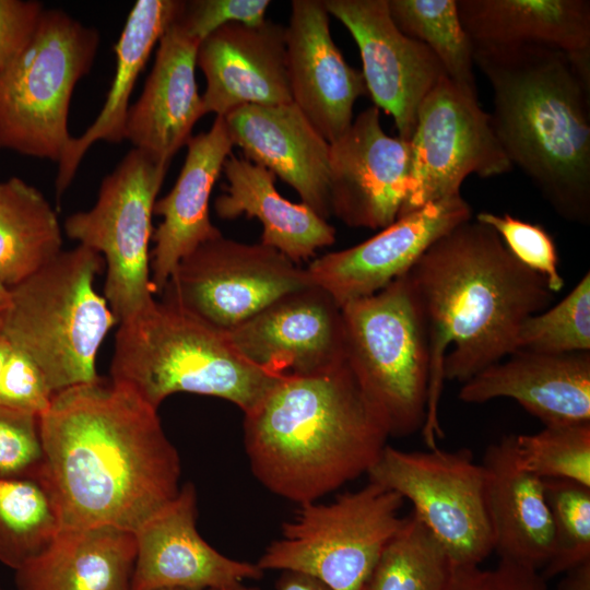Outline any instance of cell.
<instances>
[{
	"mask_svg": "<svg viewBox=\"0 0 590 590\" xmlns=\"http://www.w3.org/2000/svg\"><path fill=\"white\" fill-rule=\"evenodd\" d=\"M39 425L61 529L134 532L180 489V458L157 410L122 384L99 377L61 390Z\"/></svg>",
	"mask_w": 590,
	"mask_h": 590,
	"instance_id": "obj_1",
	"label": "cell"
},
{
	"mask_svg": "<svg viewBox=\"0 0 590 590\" xmlns=\"http://www.w3.org/2000/svg\"><path fill=\"white\" fill-rule=\"evenodd\" d=\"M426 326L429 380L422 434L428 449L442 437L444 381L464 384L517 351L522 322L554 293L519 262L495 231L468 220L436 240L408 272Z\"/></svg>",
	"mask_w": 590,
	"mask_h": 590,
	"instance_id": "obj_2",
	"label": "cell"
},
{
	"mask_svg": "<svg viewBox=\"0 0 590 590\" xmlns=\"http://www.w3.org/2000/svg\"><path fill=\"white\" fill-rule=\"evenodd\" d=\"M493 91L491 122L518 167L566 221L590 223V64L543 45H473Z\"/></svg>",
	"mask_w": 590,
	"mask_h": 590,
	"instance_id": "obj_3",
	"label": "cell"
},
{
	"mask_svg": "<svg viewBox=\"0 0 590 590\" xmlns=\"http://www.w3.org/2000/svg\"><path fill=\"white\" fill-rule=\"evenodd\" d=\"M388 437L346 361L315 375H283L244 413L252 474L298 505L367 473Z\"/></svg>",
	"mask_w": 590,
	"mask_h": 590,
	"instance_id": "obj_4",
	"label": "cell"
},
{
	"mask_svg": "<svg viewBox=\"0 0 590 590\" xmlns=\"http://www.w3.org/2000/svg\"><path fill=\"white\" fill-rule=\"evenodd\" d=\"M109 371L155 410L188 392L227 400L243 413L283 376L243 357L226 331L161 299L119 322Z\"/></svg>",
	"mask_w": 590,
	"mask_h": 590,
	"instance_id": "obj_5",
	"label": "cell"
},
{
	"mask_svg": "<svg viewBox=\"0 0 590 590\" xmlns=\"http://www.w3.org/2000/svg\"><path fill=\"white\" fill-rule=\"evenodd\" d=\"M104 268L102 255L78 245L10 288L1 332L37 365L54 394L99 378L98 350L119 324L95 290Z\"/></svg>",
	"mask_w": 590,
	"mask_h": 590,
	"instance_id": "obj_6",
	"label": "cell"
},
{
	"mask_svg": "<svg viewBox=\"0 0 590 590\" xmlns=\"http://www.w3.org/2000/svg\"><path fill=\"white\" fill-rule=\"evenodd\" d=\"M341 308L345 361L389 437L422 430L429 351L425 321L408 273Z\"/></svg>",
	"mask_w": 590,
	"mask_h": 590,
	"instance_id": "obj_7",
	"label": "cell"
},
{
	"mask_svg": "<svg viewBox=\"0 0 590 590\" xmlns=\"http://www.w3.org/2000/svg\"><path fill=\"white\" fill-rule=\"evenodd\" d=\"M98 32L58 9H44L16 57L0 73V149L59 162L71 139L76 83L92 69Z\"/></svg>",
	"mask_w": 590,
	"mask_h": 590,
	"instance_id": "obj_8",
	"label": "cell"
},
{
	"mask_svg": "<svg viewBox=\"0 0 590 590\" xmlns=\"http://www.w3.org/2000/svg\"><path fill=\"white\" fill-rule=\"evenodd\" d=\"M404 498L369 482L333 502L299 505L256 563L263 571H295L330 590H363L385 545L401 527Z\"/></svg>",
	"mask_w": 590,
	"mask_h": 590,
	"instance_id": "obj_9",
	"label": "cell"
},
{
	"mask_svg": "<svg viewBox=\"0 0 590 590\" xmlns=\"http://www.w3.org/2000/svg\"><path fill=\"white\" fill-rule=\"evenodd\" d=\"M168 167L132 149L102 180L94 206L72 213L63 224L69 238L104 258V297L119 322L154 300L152 216Z\"/></svg>",
	"mask_w": 590,
	"mask_h": 590,
	"instance_id": "obj_10",
	"label": "cell"
},
{
	"mask_svg": "<svg viewBox=\"0 0 590 590\" xmlns=\"http://www.w3.org/2000/svg\"><path fill=\"white\" fill-rule=\"evenodd\" d=\"M366 474L412 503V512L453 566L480 565L494 552L485 471L471 450L404 451L386 445Z\"/></svg>",
	"mask_w": 590,
	"mask_h": 590,
	"instance_id": "obj_11",
	"label": "cell"
},
{
	"mask_svg": "<svg viewBox=\"0 0 590 590\" xmlns=\"http://www.w3.org/2000/svg\"><path fill=\"white\" fill-rule=\"evenodd\" d=\"M310 284L307 269L279 250L221 235L182 258L160 294L161 300L227 332Z\"/></svg>",
	"mask_w": 590,
	"mask_h": 590,
	"instance_id": "obj_12",
	"label": "cell"
},
{
	"mask_svg": "<svg viewBox=\"0 0 590 590\" xmlns=\"http://www.w3.org/2000/svg\"><path fill=\"white\" fill-rule=\"evenodd\" d=\"M410 143L411 172L399 216L460 194L472 174H506L512 166L477 98L444 76L423 99Z\"/></svg>",
	"mask_w": 590,
	"mask_h": 590,
	"instance_id": "obj_13",
	"label": "cell"
},
{
	"mask_svg": "<svg viewBox=\"0 0 590 590\" xmlns=\"http://www.w3.org/2000/svg\"><path fill=\"white\" fill-rule=\"evenodd\" d=\"M323 1L359 49L362 74L375 106L393 118L397 137L409 142L423 99L447 76L441 63L423 43L397 27L388 0Z\"/></svg>",
	"mask_w": 590,
	"mask_h": 590,
	"instance_id": "obj_14",
	"label": "cell"
},
{
	"mask_svg": "<svg viewBox=\"0 0 590 590\" xmlns=\"http://www.w3.org/2000/svg\"><path fill=\"white\" fill-rule=\"evenodd\" d=\"M227 334L243 357L279 376L315 375L345 362L342 308L316 284L282 295Z\"/></svg>",
	"mask_w": 590,
	"mask_h": 590,
	"instance_id": "obj_15",
	"label": "cell"
},
{
	"mask_svg": "<svg viewBox=\"0 0 590 590\" xmlns=\"http://www.w3.org/2000/svg\"><path fill=\"white\" fill-rule=\"evenodd\" d=\"M410 172V143L385 132L379 108L364 109L330 143L331 215L351 227H387L406 198Z\"/></svg>",
	"mask_w": 590,
	"mask_h": 590,
	"instance_id": "obj_16",
	"label": "cell"
},
{
	"mask_svg": "<svg viewBox=\"0 0 590 590\" xmlns=\"http://www.w3.org/2000/svg\"><path fill=\"white\" fill-rule=\"evenodd\" d=\"M470 219L472 209L461 194L448 197L397 217L363 243L314 259L306 269L342 307L406 274L436 240Z\"/></svg>",
	"mask_w": 590,
	"mask_h": 590,
	"instance_id": "obj_17",
	"label": "cell"
},
{
	"mask_svg": "<svg viewBox=\"0 0 590 590\" xmlns=\"http://www.w3.org/2000/svg\"><path fill=\"white\" fill-rule=\"evenodd\" d=\"M197 493L192 483L135 531L132 590H209L261 579L257 565L221 554L197 528Z\"/></svg>",
	"mask_w": 590,
	"mask_h": 590,
	"instance_id": "obj_18",
	"label": "cell"
},
{
	"mask_svg": "<svg viewBox=\"0 0 590 590\" xmlns=\"http://www.w3.org/2000/svg\"><path fill=\"white\" fill-rule=\"evenodd\" d=\"M285 46L292 102L331 143L350 128L367 87L334 44L323 0L292 1Z\"/></svg>",
	"mask_w": 590,
	"mask_h": 590,
	"instance_id": "obj_19",
	"label": "cell"
},
{
	"mask_svg": "<svg viewBox=\"0 0 590 590\" xmlns=\"http://www.w3.org/2000/svg\"><path fill=\"white\" fill-rule=\"evenodd\" d=\"M197 66L205 78L203 115L225 117L245 105L292 102L285 27L273 21L215 30L199 44Z\"/></svg>",
	"mask_w": 590,
	"mask_h": 590,
	"instance_id": "obj_20",
	"label": "cell"
},
{
	"mask_svg": "<svg viewBox=\"0 0 590 590\" xmlns=\"http://www.w3.org/2000/svg\"><path fill=\"white\" fill-rule=\"evenodd\" d=\"M224 119L245 158L288 184L319 216H331L330 143L293 102L240 106Z\"/></svg>",
	"mask_w": 590,
	"mask_h": 590,
	"instance_id": "obj_21",
	"label": "cell"
},
{
	"mask_svg": "<svg viewBox=\"0 0 590 590\" xmlns=\"http://www.w3.org/2000/svg\"><path fill=\"white\" fill-rule=\"evenodd\" d=\"M510 398L544 426L590 422V352L517 350L465 381L459 399L484 403Z\"/></svg>",
	"mask_w": 590,
	"mask_h": 590,
	"instance_id": "obj_22",
	"label": "cell"
},
{
	"mask_svg": "<svg viewBox=\"0 0 590 590\" xmlns=\"http://www.w3.org/2000/svg\"><path fill=\"white\" fill-rule=\"evenodd\" d=\"M199 44L173 21L158 42L143 91L128 110L125 140L165 165L204 116L196 82Z\"/></svg>",
	"mask_w": 590,
	"mask_h": 590,
	"instance_id": "obj_23",
	"label": "cell"
},
{
	"mask_svg": "<svg viewBox=\"0 0 590 590\" xmlns=\"http://www.w3.org/2000/svg\"><path fill=\"white\" fill-rule=\"evenodd\" d=\"M173 189L155 201L153 213L162 222L153 231L151 282L160 293L179 261L205 241L222 235L210 220L209 202L224 162L234 146L224 117L191 137Z\"/></svg>",
	"mask_w": 590,
	"mask_h": 590,
	"instance_id": "obj_24",
	"label": "cell"
},
{
	"mask_svg": "<svg viewBox=\"0 0 590 590\" xmlns=\"http://www.w3.org/2000/svg\"><path fill=\"white\" fill-rule=\"evenodd\" d=\"M481 464L494 551L502 560L541 571L554 547L543 480L518 463L515 435L489 445Z\"/></svg>",
	"mask_w": 590,
	"mask_h": 590,
	"instance_id": "obj_25",
	"label": "cell"
},
{
	"mask_svg": "<svg viewBox=\"0 0 590 590\" xmlns=\"http://www.w3.org/2000/svg\"><path fill=\"white\" fill-rule=\"evenodd\" d=\"M134 532L97 526L61 529L39 555L16 569L17 590H132Z\"/></svg>",
	"mask_w": 590,
	"mask_h": 590,
	"instance_id": "obj_26",
	"label": "cell"
},
{
	"mask_svg": "<svg viewBox=\"0 0 590 590\" xmlns=\"http://www.w3.org/2000/svg\"><path fill=\"white\" fill-rule=\"evenodd\" d=\"M473 45H543L590 64L588 0H457Z\"/></svg>",
	"mask_w": 590,
	"mask_h": 590,
	"instance_id": "obj_27",
	"label": "cell"
},
{
	"mask_svg": "<svg viewBox=\"0 0 590 590\" xmlns=\"http://www.w3.org/2000/svg\"><path fill=\"white\" fill-rule=\"evenodd\" d=\"M225 193L214 201L221 219L240 215L256 217L263 226L261 244L274 248L298 263L312 257L317 249L335 240V228L304 203L282 197L275 175L245 157L229 155L223 169Z\"/></svg>",
	"mask_w": 590,
	"mask_h": 590,
	"instance_id": "obj_28",
	"label": "cell"
},
{
	"mask_svg": "<svg viewBox=\"0 0 590 590\" xmlns=\"http://www.w3.org/2000/svg\"><path fill=\"white\" fill-rule=\"evenodd\" d=\"M180 5L178 0H139L132 7L115 46L116 71L104 106L80 137H71L58 162L55 182L58 200L95 142L120 143L125 140L129 99L135 82L156 43L176 19Z\"/></svg>",
	"mask_w": 590,
	"mask_h": 590,
	"instance_id": "obj_29",
	"label": "cell"
},
{
	"mask_svg": "<svg viewBox=\"0 0 590 590\" xmlns=\"http://www.w3.org/2000/svg\"><path fill=\"white\" fill-rule=\"evenodd\" d=\"M58 216L45 196L19 177L0 182V281L23 282L61 251Z\"/></svg>",
	"mask_w": 590,
	"mask_h": 590,
	"instance_id": "obj_30",
	"label": "cell"
},
{
	"mask_svg": "<svg viewBox=\"0 0 590 590\" xmlns=\"http://www.w3.org/2000/svg\"><path fill=\"white\" fill-rule=\"evenodd\" d=\"M60 530L59 509L43 477L0 476V563L15 571Z\"/></svg>",
	"mask_w": 590,
	"mask_h": 590,
	"instance_id": "obj_31",
	"label": "cell"
},
{
	"mask_svg": "<svg viewBox=\"0 0 590 590\" xmlns=\"http://www.w3.org/2000/svg\"><path fill=\"white\" fill-rule=\"evenodd\" d=\"M388 9L397 27L423 43L447 78L477 98L473 44L461 24L457 0H388Z\"/></svg>",
	"mask_w": 590,
	"mask_h": 590,
	"instance_id": "obj_32",
	"label": "cell"
},
{
	"mask_svg": "<svg viewBox=\"0 0 590 590\" xmlns=\"http://www.w3.org/2000/svg\"><path fill=\"white\" fill-rule=\"evenodd\" d=\"M452 563L413 514L385 545L363 590H447Z\"/></svg>",
	"mask_w": 590,
	"mask_h": 590,
	"instance_id": "obj_33",
	"label": "cell"
},
{
	"mask_svg": "<svg viewBox=\"0 0 590 590\" xmlns=\"http://www.w3.org/2000/svg\"><path fill=\"white\" fill-rule=\"evenodd\" d=\"M515 451L518 463L542 480H569L590 487V422L515 435Z\"/></svg>",
	"mask_w": 590,
	"mask_h": 590,
	"instance_id": "obj_34",
	"label": "cell"
},
{
	"mask_svg": "<svg viewBox=\"0 0 590 590\" xmlns=\"http://www.w3.org/2000/svg\"><path fill=\"white\" fill-rule=\"evenodd\" d=\"M517 350L547 354L590 351L589 272L559 303L522 322Z\"/></svg>",
	"mask_w": 590,
	"mask_h": 590,
	"instance_id": "obj_35",
	"label": "cell"
},
{
	"mask_svg": "<svg viewBox=\"0 0 590 590\" xmlns=\"http://www.w3.org/2000/svg\"><path fill=\"white\" fill-rule=\"evenodd\" d=\"M554 532L553 553L540 571L547 580L590 559V487L569 480H543Z\"/></svg>",
	"mask_w": 590,
	"mask_h": 590,
	"instance_id": "obj_36",
	"label": "cell"
},
{
	"mask_svg": "<svg viewBox=\"0 0 590 590\" xmlns=\"http://www.w3.org/2000/svg\"><path fill=\"white\" fill-rule=\"evenodd\" d=\"M475 220L495 231L510 253L542 275L554 294L564 287L555 243L542 225L521 221L508 213L480 212Z\"/></svg>",
	"mask_w": 590,
	"mask_h": 590,
	"instance_id": "obj_37",
	"label": "cell"
},
{
	"mask_svg": "<svg viewBox=\"0 0 590 590\" xmlns=\"http://www.w3.org/2000/svg\"><path fill=\"white\" fill-rule=\"evenodd\" d=\"M39 415L0 404V476L43 477Z\"/></svg>",
	"mask_w": 590,
	"mask_h": 590,
	"instance_id": "obj_38",
	"label": "cell"
},
{
	"mask_svg": "<svg viewBox=\"0 0 590 590\" xmlns=\"http://www.w3.org/2000/svg\"><path fill=\"white\" fill-rule=\"evenodd\" d=\"M52 396L37 365L0 332V404L40 415Z\"/></svg>",
	"mask_w": 590,
	"mask_h": 590,
	"instance_id": "obj_39",
	"label": "cell"
},
{
	"mask_svg": "<svg viewBox=\"0 0 590 590\" xmlns=\"http://www.w3.org/2000/svg\"><path fill=\"white\" fill-rule=\"evenodd\" d=\"M268 0H191L181 1L174 22L200 43L228 23L258 25L266 20Z\"/></svg>",
	"mask_w": 590,
	"mask_h": 590,
	"instance_id": "obj_40",
	"label": "cell"
},
{
	"mask_svg": "<svg viewBox=\"0 0 590 590\" xmlns=\"http://www.w3.org/2000/svg\"><path fill=\"white\" fill-rule=\"evenodd\" d=\"M447 590H546V580L540 571L500 559L493 569L452 565Z\"/></svg>",
	"mask_w": 590,
	"mask_h": 590,
	"instance_id": "obj_41",
	"label": "cell"
},
{
	"mask_svg": "<svg viewBox=\"0 0 590 590\" xmlns=\"http://www.w3.org/2000/svg\"><path fill=\"white\" fill-rule=\"evenodd\" d=\"M43 10L34 0H0V73L24 47Z\"/></svg>",
	"mask_w": 590,
	"mask_h": 590,
	"instance_id": "obj_42",
	"label": "cell"
},
{
	"mask_svg": "<svg viewBox=\"0 0 590 590\" xmlns=\"http://www.w3.org/2000/svg\"><path fill=\"white\" fill-rule=\"evenodd\" d=\"M557 590H590V559L564 573Z\"/></svg>",
	"mask_w": 590,
	"mask_h": 590,
	"instance_id": "obj_43",
	"label": "cell"
},
{
	"mask_svg": "<svg viewBox=\"0 0 590 590\" xmlns=\"http://www.w3.org/2000/svg\"><path fill=\"white\" fill-rule=\"evenodd\" d=\"M278 590H330L326 585L314 577L284 571L276 582Z\"/></svg>",
	"mask_w": 590,
	"mask_h": 590,
	"instance_id": "obj_44",
	"label": "cell"
},
{
	"mask_svg": "<svg viewBox=\"0 0 590 590\" xmlns=\"http://www.w3.org/2000/svg\"><path fill=\"white\" fill-rule=\"evenodd\" d=\"M10 287L0 281V332L2 330L5 314L10 306Z\"/></svg>",
	"mask_w": 590,
	"mask_h": 590,
	"instance_id": "obj_45",
	"label": "cell"
},
{
	"mask_svg": "<svg viewBox=\"0 0 590 590\" xmlns=\"http://www.w3.org/2000/svg\"><path fill=\"white\" fill-rule=\"evenodd\" d=\"M209 590H259L258 588H250V587H245V586H239V587H235V588H227V589H209Z\"/></svg>",
	"mask_w": 590,
	"mask_h": 590,
	"instance_id": "obj_46",
	"label": "cell"
},
{
	"mask_svg": "<svg viewBox=\"0 0 590 590\" xmlns=\"http://www.w3.org/2000/svg\"><path fill=\"white\" fill-rule=\"evenodd\" d=\"M0 590H3V589L0 588Z\"/></svg>",
	"mask_w": 590,
	"mask_h": 590,
	"instance_id": "obj_47",
	"label": "cell"
}]
</instances>
